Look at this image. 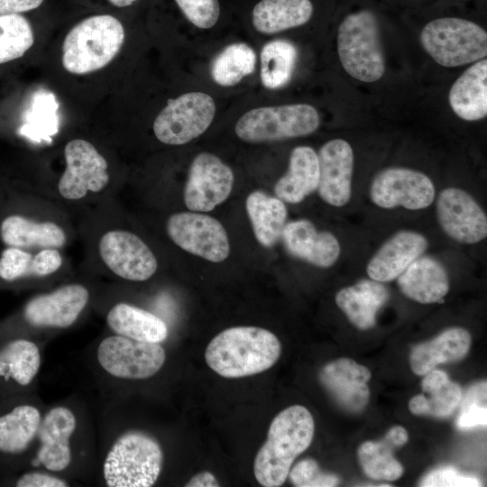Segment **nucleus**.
Listing matches in <instances>:
<instances>
[{
    "label": "nucleus",
    "instance_id": "obj_1",
    "mask_svg": "<svg viewBox=\"0 0 487 487\" xmlns=\"http://www.w3.org/2000/svg\"><path fill=\"white\" fill-rule=\"evenodd\" d=\"M280 353V342L272 332L258 326H234L210 341L205 359L220 376L242 378L269 370Z\"/></svg>",
    "mask_w": 487,
    "mask_h": 487
},
{
    "label": "nucleus",
    "instance_id": "obj_2",
    "mask_svg": "<svg viewBox=\"0 0 487 487\" xmlns=\"http://www.w3.org/2000/svg\"><path fill=\"white\" fill-rule=\"evenodd\" d=\"M315 423L309 410L292 405L271 421L267 439L256 454L253 473L264 487H278L286 481L295 459L311 444Z\"/></svg>",
    "mask_w": 487,
    "mask_h": 487
},
{
    "label": "nucleus",
    "instance_id": "obj_3",
    "mask_svg": "<svg viewBox=\"0 0 487 487\" xmlns=\"http://www.w3.org/2000/svg\"><path fill=\"white\" fill-rule=\"evenodd\" d=\"M125 38L121 22L109 14L87 17L73 26L62 43L61 62L71 74L84 75L108 65Z\"/></svg>",
    "mask_w": 487,
    "mask_h": 487
},
{
    "label": "nucleus",
    "instance_id": "obj_4",
    "mask_svg": "<svg viewBox=\"0 0 487 487\" xmlns=\"http://www.w3.org/2000/svg\"><path fill=\"white\" fill-rule=\"evenodd\" d=\"M163 451L151 435L130 430L110 446L102 465L109 487H150L157 482L163 466Z\"/></svg>",
    "mask_w": 487,
    "mask_h": 487
},
{
    "label": "nucleus",
    "instance_id": "obj_5",
    "mask_svg": "<svg viewBox=\"0 0 487 487\" xmlns=\"http://www.w3.org/2000/svg\"><path fill=\"white\" fill-rule=\"evenodd\" d=\"M337 52L344 69L354 78L372 83L385 71L378 21L371 11L346 15L337 31Z\"/></svg>",
    "mask_w": 487,
    "mask_h": 487
},
{
    "label": "nucleus",
    "instance_id": "obj_6",
    "mask_svg": "<svg viewBox=\"0 0 487 487\" xmlns=\"http://www.w3.org/2000/svg\"><path fill=\"white\" fill-rule=\"evenodd\" d=\"M420 42L436 63L447 68L478 61L487 55L486 31L458 17L429 22L421 31Z\"/></svg>",
    "mask_w": 487,
    "mask_h": 487
},
{
    "label": "nucleus",
    "instance_id": "obj_7",
    "mask_svg": "<svg viewBox=\"0 0 487 487\" xmlns=\"http://www.w3.org/2000/svg\"><path fill=\"white\" fill-rule=\"evenodd\" d=\"M319 124L317 109L300 103L251 109L238 119L234 132L242 141L257 143L306 136Z\"/></svg>",
    "mask_w": 487,
    "mask_h": 487
},
{
    "label": "nucleus",
    "instance_id": "obj_8",
    "mask_svg": "<svg viewBox=\"0 0 487 487\" xmlns=\"http://www.w3.org/2000/svg\"><path fill=\"white\" fill-rule=\"evenodd\" d=\"M213 97L203 92H188L168 100L155 117V137L168 145H182L204 133L216 115Z\"/></svg>",
    "mask_w": 487,
    "mask_h": 487
},
{
    "label": "nucleus",
    "instance_id": "obj_9",
    "mask_svg": "<svg viewBox=\"0 0 487 487\" xmlns=\"http://www.w3.org/2000/svg\"><path fill=\"white\" fill-rule=\"evenodd\" d=\"M96 357L100 368L113 378L143 380L162 368L166 353L160 343L142 342L113 334L99 342Z\"/></svg>",
    "mask_w": 487,
    "mask_h": 487
},
{
    "label": "nucleus",
    "instance_id": "obj_10",
    "mask_svg": "<svg viewBox=\"0 0 487 487\" xmlns=\"http://www.w3.org/2000/svg\"><path fill=\"white\" fill-rule=\"evenodd\" d=\"M42 415L39 408L17 398L0 402V466L8 473L17 470L37 439Z\"/></svg>",
    "mask_w": 487,
    "mask_h": 487
},
{
    "label": "nucleus",
    "instance_id": "obj_11",
    "mask_svg": "<svg viewBox=\"0 0 487 487\" xmlns=\"http://www.w3.org/2000/svg\"><path fill=\"white\" fill-rule=\"evenodd\" d=\"M64 159L66 167L58 182V191L63 198L79 200L107 186V161L88 141H69L64 147Z\"/></svg>",
    "mask_w": 487,
    "mask_h": 487
},
{
    "label": "nucleus",
    "instance_id": "obj_12",
    "mask_svg": "<svg viewBox=\"0 0 487 487\" xmlns=\"http://www.w3.org/2000/svg\"><path fill=\"white\" fill-rule=\"evenodd\" d=\"M172 242L184 251L212 262L225 261L230 253L227 233L219 221L198 212H180L167 220Z\"/></svg>",
    "mask_w": 487,
    "mask_h": 487
},
{
    "label": "nucleus",
    "instance_id": "obj_13",
    "mask_svg": "<svg viewBox=\"0 0 487 487\" xmlns=\"http://www.w3.org/2000/svg\"><path fill=\"white\" fill-rule=\"evenodd\" d=\"M432 180L424 173L402 167H391L378 172L370 187L372 201L382 208L402 207L419 210L435 199Z\"/></svg>",
    "mask_w": 487,
    "mask_h": 487
},
{
    "label": "nucleus",
    "instance_id": "obj_14",
    "mask_svg": "<svg viewBox=\"0 0 487 487\" xmlns=\"http://www.w3.org/2000/svg\"><path fill=\"white\" fill-rule=\"evenodd\" d=\"M234 181L232 169L210 152L192 161L184 188V203L194 212H209L230 195Z\"/></svg>",
    "mask_w": 487,
    "mask_h": 487
},
{
    "label": "nucleus",
    "instance_id": "obj_15",
    "mask_svg": "<svg viewBox=\"0 0 487 487\" xmlns=\"http://www.w3.org/2000/svg\"><path fill=\"white\" fill-rule=\"evenodd\" d=\"M98 253L116 276L144 281L157 271V259L150 247L135 234L125 230L106 232L98 242Z\"/></svg>",
    "mask_w": 487,
    "mask_h": 487
},
{
    "label": "nucleus",
    "instance_id": "obj_16",
    "mask_svg": "<svg viewBox=\"0 0 487 487\" xmlns=\"http://www.w3.org/2000/svg\"><path fill=\"white\" fill-rule=\"evenodd\" d=\"M89 297L88 289L82 284L63 285L30 299L22 309V318L32 327L68 328L86 308Z\"/></svg>",
    "mask_w": 487,
    "mask_h": 487
},
{
    "label": "nucleus",
    "instance_id": "obj_17",
    "mask_svg": "<svg viewBox=\"0 0 487 487\" xmlns=\"http://www.w3.org/2000/svg\"><path fill=\"white\" fill-rule=\"evenodd\" d=\"M41 364L39 345L13 331H0V396L18 395L37 377Z\"/></svg>",
    "mask_w": 487,
    "mask_h": 487
},
{
    "label": "nucleus",
    "instance_id": "obj_18",
    "mask_svg": "<svg viewBox=\"0 0 487 487\" xmlns=\"http://www.w3.org/2000/svg\"><path fill=\"white\" fill-rule=\"evenodd\" d=\"M436 215L444 232L463 244H476L487 235V217L477 201L458 188L443 189L436 201Z\"/></svg>",
    "mask_w": 487,
    "mask_h": 487
},
{
    "label": "nucleus",
    "instance_id": "obj_19",
    "mask_svg": "<svg viewBox=\"0 0 487 487\" xmlns=\"http://www.w3.org/2000/svg\"><path fill=\"white\" fill-rule=\"evenodd\" d=\"M77 417L67 406H55L42 416L39 433V446L33 465L41 464L45 470L60 473L72 461L71 438L77 428Z\"/></svg>",
    "mask_w": 487,
    "mask_h": 487
},
{
    "label": "nucleus",
    "instance_id": "obj_20",
    "mask_svg": "<svg viewBox=\"0 0 487 487\" xmlns=\"http://www.w3.org/2000/svg\"><path fill=\"white\" fill-rule=\"evenodd\" d=\"M317 190L322 200L334 207L346 205L352 196L354 153L343 139H333L319 149Z\"/></svg>",
    "mask_w": 487,
    "mask_h": 487
},
{
    "label": "nucleus",
    "instance_id": "obj_21",
    "mask_svg": "<svg viewBox=\"0 0 487 487\" xmlns=\"http://www.w3.org/2000/svg\"><path fill=\"white\" fill-rule=\"evenodd\" d=\"M370 379L368 368L347 358L326 363L319 372L325 389L342 408L351 412H360L366 407Z\"/></svg>",
    "mask_w": 487,
    "mask_h": 487
},
{
    "label": "nucleus",
    "instance_id": "obj_22",
    "mask_svg": "<svg viewBox=\"0 0 487 487\" xmlns=\"http://www.w3.org/2000/svg\"><path fill=\"white\" fill-rule=\"evenodd\" d=\"M281 239L289 254L320 268L331 267L341 253L340 244L333 234L317 231L306 219L287 223Z\"/></svg>",
    "mask_w": 487,
    "mask_h": 487
},
{
    "label": "nucleus",
    "instance_id": "obj_23",
    "mask_svg": "<svg viewBox=\"0 0 487 487\" xmlns=\"http://www.w3.org/2000/svg\"><path fill=\"white\" fill-rule=\"evenodd\" d=\"M427 247L426 237L415 231H399L389 238L367 264L368 276L386 282L398 278Z\"/></svg>",
    "mask_w": 487,
    "mask_h": 487
},
{
    "label": "nucleus",
    "instance_id": "obj_24",
    "mask_svg": "<svg viewBox=\"0 0 487 487\" xmlns=\"http://www.w3.org/2000/svg\"><path fill=\"white\" fill-rule=\"evenodd\" d=\"M0 241L5 246L24 250L61 248L67 234L58 224L39 222L21 214H7L0 218Z\"/></svg>",
    "mask_w": 487,
    "mask_h": 487
},
{
    "label": "nucleus",
    "instance_id": "obj_25",
    "mask_svg": "<svg viewBox=\"0 0 487 487\" xmlns=\"http://www.w3.org/2000/svg\"><path fill=\"white\" fill-rule=\"evenodd\" d=\"M398 285L409 299L422 304L440 303L449 290L445 267L430 256H419L398 277Z\"/></svg>",
    "mask_w": 487,
    "mask_h": 487
},
{
    "label": "nucleus",
    "instance_id": "obj_26",
    "mask_svg": "<svg viewBox=\"0 0 487 487\" xmlns=\"http://www.w3.org/2000/svg\"><path fill=\"white\" fill-rule=\"evenodd\" d=\"M318 181L317 154L309 146H297L290 153L287 172L274 186V193L283 202L297 204L317 188Z\"/></svg>",
    "mask_w": 487,
    "mask_h": 487
},
{
    "label": "nucleus",
    "instance_id": "obj_27",
    "mask_svg": "<svg viewBox=\"0 0 487 487\" xmlns=\"http://www.w3.org/2000/svg\"><path fill=\"white\" fill-rule=\"evenodd\" d=\"M389 296V290L381 282L363 280L340 289L335 295V303L354 326L366 330L375 325L377 313Z\"/></svg>",
    "mask_w": 487,
    "mask_h": 487
},
{
    "label": "nucleus",
    "instance_id": "obj_28",
    "mask_svg": "<svg viewBox=\"0 0 487 487\" xmlns=\"http://www.w3.org/2000/svg\"><path fill=\"white\" fill-rule=\"evenodd\" d=\"M448 101L455 114L465 121L487 115V60L468 68L452 85Z\"/></svg>",
    "mask_w": 487,
    "mask_h": 487
},
{
    "label": "nucleus",
    "instance_id": "obj_29",
    "mask_svg": "<svg viewBox=\"0 0 487 487\" xmlns=\"http://www.w3.org/2000/svg\"><path fill=\"white\" fill-rule=\"evenodd\" d=\"M313 14L311 0H258L250 15L258 32L274 34L306 24Z\"/></svg>",
    "mask_w": 487,
    "mask_h": 487
},
{
    "label": "nucleus",
    "instance_id": "obj_30",
    "mask_svg": "<svg viewBox=\"0 0 487 487\" xmlns=\"http://www.w3.org/2000/svg\"><path fill=\"white\" fill-rule=\"evenodd\" d=\"M471 335L462 327L445 330L431 341L415 346L410 354L414 373L425 375L436 365L464 358L469 351Z\"/></svg>",
    "mask_w": 487,
    "mask_h": 487
},
{
    "label": "nucleus",
    "instance_id": "obj_31",
    "mask_svg": "<svg viewBox=\"0 0 487 487\" xmlns=\"http://www.w3.org/2000/svg\"><path fill=\"white\" fill-rule=\"evenodd\" d=\"M106 324L114 334L142 342L161 344L169 334L168 326L161 318L124 302L110 308Z\"/></svg>",
    "mask_w": 487,
    "mask_h": 487
},
{
    "label": "nucleus",
    "instance_id": "obj_32",
    "mask_svg": "<svg viewBox=\"0 0 487 487\" xmlns=\"http://www.w3.org/2000/svg\"><path fill=\"white\" fill-rule=\"evenodd\" d=\"M425 375L421 383L423 393L409 400L410 412L436 418L450 416L462 400L460 386L441 370L433 369Z\"/></svg>",
    "mask_w": 487,
    "mask_h": 487
},
{
    "label": "nucleus",
    "instance_id": "obj_33",
    "mask_svg": "<svg viewBox=\"0 0 487 487\" xmlns=\"http://www.w3.org/2000/svg\"><path fill=\"white\" fill-rule=\"evenodd\" d=\"M256 240L270 248L281 238L288 211L283 201L261 190L250 193L245 201Z\"/></svg>",
    "mask_w": 487,
    "mask_h": 487
},
{
    "label": "nucleus",
    "instance_id": "obj_34",
    "mask_svg": "<svg viewBox=\"0 0 487 487\" xmlns=\"http://www.w3.org/2000/svg\"><path fill=\"white\" fill-rule=\"evenodd\" d=\"M295 45L286 40L267 42L260 53L261 80L269 89L284 87L290 80L297 61Z\"/></svg>",
    "mask_w": 487,
    "mask_h": 487
},
{
    "label": "nucleus",
    "instance_id": "obj_35",
    "mask_svg": "<svg viewBox=\"0 0 487 487\" xmlns=\"http://www.w3.org/2000/svg\"><path fill=\"white\" fill-rule=\"evenodd\" d=\"M255 65L256 53L250 45L244 42L232 43L214 59L211 77L219 86L232 87L253 74Z\"/></svg>",
    "mask_w": 487,
    "mask_h": 487
},
{
    "label": "nucleus",
    "instance_id": "obj_36",
    "mask_svg": "<svg viewBox=\"0 0 487 487\" xmlns=\"http://www.w3.org/2000/svg\"><path fill=\"white\" fill-rule=\"evenodd\" d=\"M395 447L386 436L379 442L368 441L361 445L358 458L365 474L376 480L399 479L403 467L392 455Z\"/></svg>",
    "mask_w": 487,
    "mask_h": 487
},
{
    "label": "nucleus",
    "instance_id": "obj_37",
    "mask_svg": "<svg viewBox=\"0 0 487 487\" xmlns=\"http://www.w3.org/2000/svg\"><path fill=\"white\" fill-rule=\"evenodd\" d=\"M33 42L32 25L24 16L18 14L0 15V64L21 58Z\"/></svg>",
    "mask_w": 487,
    "mask_h": 487
},
{
    "label": "nucleus",
    "instance_id": "obj_38",
    "mask_svg": "<svg viewBox=\"0 0 487 487\" xmlns=\"http://www.w3.org/2000/svg\"><path fill=\"white\" fill-rule=\"evenodd\" d=\"M486 382L473 385L461 400V410L456 419L459 429L485 427L487 423Z\"/></svg>",
    "mask_w": 487,
    "mask_h": 487
},
{
    "label": "nucleus",
    "instance_id": "obj_39",
    "mask_svg": "<svg viewBox=\"0 0 487 487\" xmlns=\"http://www.w3.org/2000/svg\"><path fill=\"white\" fill-rule=\"evenodd\" d=\"M183 16L195 27L213 28L218 23L222 6L220 0H173Z\"/></svg>",
    "mask_w": 487,
    "mask_h": 487
},
{
    "label": "nucleus",
    "instance_id": "obj_40",
    "mask_svg": "<svg viewBox=\"0 0 487 487\" xmlns=\"http://www.w3.org/2000/svg\"><path fill=\"white\" fill-rule=\"evenodd\" d=\"M32 256L29 250L5 246L0 253V281L12 284L30 277Z\"/></svg>",
    "mask_w": 487,
    "mask_h": 487
},
{
    "label": "nucleus",
    "instance_id": "obj_41",
    "mask_svg": "<svg viewBox=\"0 0 487 487\" xmlns=\"http://www.w3.org/2000/svg\"><path fill=\"white\" fill-rule=\"evenodd\" d=\"M288 476L292 484L298 487H331L339 482L336 475L322 473L317 463L310 458L296 464Z\"/></svg>",
    "mask_w": 487,
    "mask_h": 487
},
{
    "label": "nucleus",
    "instance_id": "obj_42",
    "mask_svg": "<svg viewBox=\"0 0 487 487\" xmlns=\"http://www.w3.org/2000/svg\"><path fill=\"white\" fill-rule=\"evenodd\" d=\"M480 481L472 475L462 474L452 467H443L432 471L420 482L424 487H475Z\"/></svg>",
    "mask_w": 487,
    "mask_h": 487
},
{
    "label": "nucleus",
    "instance_id": "obj_43",
    "mask_svg": "<svg viewBox=\"0 0 487 487\" xmlns=\"http://www.w3.org/2000/svg\"><path fill=\"white\" fill-rule=\"evenodd\" d=\"M11 485L17 487H67L69 482L50 471L31 470L13 476L8 481Z\"/></svg>",
    "mask_w": 487,
    "mask_h": 487
},
{
    "label": "nucleus",
    "instance_id": "obj_44",
    "mask_svg": "<svg viewBox=\"0 0 487 487\" xmlns=\"http://www.w3.org/2000/svg\"><path fill=\"white\" fill-rule=\"evenodd\" d=\"M62 255L57 248H43L33 253L30 277H46L62 265Z\"/></svg>",
    "mask_w": 487,
    "mask_h": 487
},
{
    "label": "nucleus",
    "instance_id": "obj_45",
    "mask_svg": "<svg viewBox=\"0 0 487 487\" xmlns=\"http://www.w3.org/2000/svg\"><path fill=\"white\" fill-rule=\"evenodd\" d=\"M43 0H0V15L14 14L36 9Z\"/></svg>",
    "mask_w": 487,
    "mask_h": 487
},
{
    "label": "nucleus",
    "instance_id": "obj_46",
    "mask_svg": "<svg viewBox=\"0 0 487 487\" xmlns=\"http://www.w3.org/2000/svg\"><path fill=\"white\" fill-rule=\"evenodd\" d=\"M187 487H217L220 486L216 476L207 471L200 472L190 478L185 484Z\"/></svg>",
    "mask_w": 487,
    "mask_h": 487
},
{
    "label": "nucleus",
    "instance_id": "obj_47",
    "mask_svg": "<svg viewBox=\"0 0 487 487\" xmlns=\"http://www.w3.org/2000/svg\"><path fill=\"white\" fill-rule=\"evenodd\" d=\"M385 436L397 447L405 445L409 438L406 429L400 426L391 427Z\"/></svg>",
    "mask_w": 487,
    "mask_h": 487
},
{
    "label": "nucleus",
    "instance_id": "obj_48",
    "mask_svg": "<svg viewBox=\"0 0 487 487\" xmlns=\"http://www.w3.org/2000/svg\"><path fill=\"white\" fill-rule=\"evenodd\" d=\"M112 5L117 7H126L132 5L137 0H108Z\"/></svg>",
    "mask_w": 487,
    "mask_h": 487
}]
</instances>
